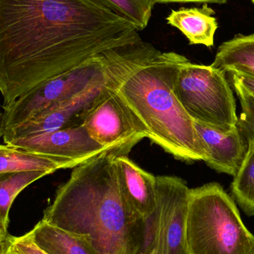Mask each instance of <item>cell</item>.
Here are the masks:
<instances>
[{
  "label": "cell",
  "instance_id": "obj_1",
  "mask_svg": "<svg viewBox=\"0 0 254 254\" xmlns=\"http://www.w3.org/2000/svg\"><path fill=\"white\" fill-rule=\"evenodd\" d=\"M89 0H0L1 107L107 51L141 39Z\"/></svg>",
  "mask_w": 254,
  "mask_h": 254
},
{
  "label": "cell",
  "instance_id": "obj_2",
  "mask_svg": "<svg viewBox=\"0 0 254 254\" xmlns=\"http://www.w3.org/2000/svg\"><path fill=\"white\" fill-rule=\"evenodd\" d=\"M104 151L74 167L42 219L85 236L98 254H140L146 222L124 194L115 157Z\"/></svg>",
  "mask_w": 254,
  "mask_h": 254
},
{
  "label": "cell",
  "instance_id": "obj_3",
  "mask_svg": "<svg viewBox=\"0 0 254 254\" xmlns=\"http://www.w3.org/2000/svg\"><path fill=\"white\" fill-rule=\"evenodd\" d=\"M189 61L175 52L158 50L116 88L149 132L148 138L176 159L204 161L205 151L194 121L176 96V80Z\"/></svg>",
  "mask_w": 254,
  "mask_h": 254
},
{
  "label": "cell",
  "instance_id": "obj_4",
  "mask_svg": "<svg viewBox=\"0 0 254 254\" xmlns=\"http://www.w3.org/2000/svg\"><path fill=\"white\" fill-rule=\"evenodd\" d=\"M186 243L188 254H254V236L216 182L189 190Z\"/></svg>",
  "mask_w": 254,
  "mask_h": 254
},
{
  "label": "cell",
  "instance_id": "obj_5",
  "mask_svg": "<svg viewBox=\"0 0 254 254\" xmlns=\"http://www.w3.org/2000/svg\"><path fill=\"white\" fill-rule=\"evenodd\" d=\"M131 51L123 45L43 82L2 107L0 131L37 117L92 85L123 77L131 68Z\"/></svg>",
  "mask_w": 254,
  "mask_h": 254
},
{
  "label": "cell",
  "instance_id": "obj_6",
  "mask_svg": "<svg viewBox=\"0 0 254 254\" xmlns=\"http://www.w3.org/2000/svg\"><path fill=\"white\" fill-rule=\"evenodd\" d=\"M174 92L194 122L224 131L238 127L234 91L222 70L188 61L179 71Z\"/></svg>",
  "mask_w": 254,
  "mask_h": 254
},
{
  "label": "cell",
  "instance_id": "obj_7",
  "mask_svg": "<svg viewBox=\"0 0 254 254\" xmlns=\"http://www.w3.org/2000/svg\"><path fill=\"white\" fill-rule=\"evenodd\" d=\"M189 190L177 176H157V207L152 214L156 254H188L186 216Z\"/></svg>",
  "mask_w": 254,
  "mask_h": 254
},
{
  "label": "cell",
  "instance_id": "obj_8",
  "mask_svg": "<svg viewBox=\"0 0 254 254\" xmlns=\"http://www.w3.org/2000/svg\"><path fill=\"white\" fill-rule=\"evenodd\" d=\"M82 126L107 149L131 152L139 142L149 137L146 126L116 89H112L93 107Z\"/></svg>",
  "mask_w": 254,
  "mask_h": 254
},
{
  "label": "cell",
  "instance_id": "obj_9",
  "mask_svg": "<svg viewBox=\"0 0 254 254\" xmlns=\"http://www.w3.org/2000/svg\"><path fill=\"white\" fill-rule=\"evenodd\" d=\"M122 77L97 83L28 122L0 131L2 140L83 125L93 107L116 89Z\"/></svg>",
  "mask_w": 254,
  "mask_h": 254
},
{
  "label": "cell",
  "instance_id": "obj_10",
  "mask_svg": "<svg viewBox=\"0 0 254 254\" xmlns=\"http://www.w3.org/2000/svg\"><path fill=\"white\" fill-rule=\"evenodd\" d=\"M3 143L31 152L70 158L82 164L110 150L93 140L83 126L13 137L3 140Z\"/></svg>",
  "mask_w": 254,
  "mask_h": 254
},
{
  "label": "cell",
  "instance_id": "obj_11",
  "mask_svg": "<svg viewBox=\"0 0 254 254\" xmlns=\"http://www.w3.org/2000/svg\"><path fill=\"white\" fill-rule=\"evenodd\" d=\"M197 134L205 151L206 164L216 171L235 176L249 149V143L239 127L224 131L194 122Z\"/></svg>",
  "mask_w": 254,
  "mask_h": 254
},
{
  "label": "cell",
  "instance_id": "obj_12",
  "mask_svg": "<svg viewBox=\"0 0 254 254\" xmlns=\"http://www.w3.org/2000/svg\"><path fill=\"white\" fill-rule=\"evenodd\" d=\"M126 152L115 157L124 194L133 210L143 219L157 207V176L134 163Z\"/></svg>",
  "mask_w": 254,
  "mask_h": 254
},
{
  "label": "cell",
  "instance_id": "obj_13",
  "mask_svg": "<svg viewBox=\"0 0 254 254\" xmlns=\"http://www.w3.org/2000/svg\"><path fill=\"white\" fill-rule=\"evenodd\" d=\"M80 164L82 163L70 158L37 153L4 143L0 146V174L28 171L52 173L62 169H73Z\"/></svg>",
  "mask_w": 254,
  "mask_h": 254
},
{
  "label": "cell",
  "instance_id": "obj_14",
  "mask_svg": "<svg viewBox=\"0 0 254 254\" xmlns=\"http://www.w3.org/2000/svg\"><path fill=\"white\" fill-rule=\"evenodd\" d=\"M215 11L204 4L201 8H180L171 10L167 22L181 31L190 45H214V36L218 28L217 20L213 16Z\"/></svg>",
  "mask_w": 254,
  "mask_h": 254
},
{
  "label": "cell",
  "instance_id": "obj_15",
  "mask_svg": "<svg viewBox=\"0 0 254 254\" xmlns=\"http://www.w3.org/2000/svg\"><path fill=\"white\" fill-rule=\"evenodd\" d=\"M30 232L34 243L48 254H98L85 236L66 231L43 219Z\"/></svg>",
  "mask_w": 254,
  "mask_h": 254
},
{
  "label": "cell",
  "instance_id": "obj_16",
  "mask_svg": "<svg viewBox=\"0 0 254 254\" xmlns=\"http://www.w3.org/2000/svg\"><path fill=\"white\" fill-rule=\"evenodd\" d=\"M212 65L226 74L239 73L254 77V34H239L222 43Z\"/></svg>",
  "mask_w": 254,
  "mask_h": 254
},
{
  "label": "cell",
  "instance_id": "obj_17",
  "mask_svg": "<svg viewBox=\"0 0 254 254\" xmlns=\"http://www.w3.org/2000/svg\"><path fill=\"white\" fill-rule=\"evenodd\" d=\"M47 171L19 172L0 174V243L11 236L7 232L9 212L16 197L33 182L47 175Z\"/></svg>",
  "mask_w": 254,
  "mask_h": 254
},
{
  "label": "cell",
  "instance_id": "obj_18",
  "mask_svg": "<svg viewBox=\"0 0 254 254\" xmlns=\"http://www.w3.org/2000/svg\"><path fill=\"white\" fill-rule=\"evenodd\" d=\"M233 198L249 216H254V146H249V152L234 176L231 186Z\"/></svg>",
  "mask_w": 254,
  "mask_h": 254
},
{
  "label": "cell",
  "instance_id": "obj_19",
  "mask_svg": "<svg viewBox=\"0 0 254 254\" xmlns=\"http://www.w3.org/2000/svg\"><path fill=\"white\" fill-rule=\"evenodd\" d=\"M105 7L135 25L143 31L149 25L152 10L156 2L154 0H89Z\"/></svg>",
  "mask_w": 254,
  "mask_h": 254
},
{
  "label": "cell",
  "instance_id": "obj_20",
  "mask_svg": "<svg viewBox=\"0 0 254 254\" xmlns=\"http://www.w3.org/2000/svg\"><path fill=\"white\" fill-rule=\"evenodd\" d=\"M233 89L243 110L239 118V128L249 141V146H254V98L241 89Z\"/></svg>",
  "mask_w": 254,
  "mask_h": 254
},
{
  "label": "cell",
  "instance_id": "obj_21",
  "mask_svg": "<svg viewBox=\"0 0 254 254\" xmlns=\"http://www.w3.org/2000/svg\"><path fill=\"white\" fill-rule=\"evenodd\" d=\"M10 249L17 254H48L34 243L30 231L22 237H13Z\"/></svg>",
  "mask_w": 254,
  "mask_h": 254
},
{
  "label": "cell",
  "instance_id": "obj_22",
  "mask_svg": "<svg viewBox=\"0 0 254 254\" xmlns=\"http://www.w3.org/2000/svg\"><path fill=\"white\" fill-rule=\"evenodd\" d=\"M231 86L233 89L244 91L254 98V77L239 73H230Z\"/></svg>",
  "mask_w": 254,
  "mask_h": 254
},
{
  "label": "cell",
  "instance_id": "obj_23",
  "mask_svg": "<svg viewBox=\"0 0 254 254\" xmlns=\"http://www.w3.org/2000/svg\"><path fill=\"white\" fill-rule=\"evenodd\" d=\"M157 3H169V2H198V3H218L224 4L228 0H154Z\"/></svg>",
  "mask_w": 254,
  "mask_h": 254
},
{
  "label": "cell",
  "instance_id": "obj_24",
  "mask_svg": "<svg viewBox=\"0 0 254 254\" xmlns=\"http://www.w3.org/2000/svg\"><path fill=\"white\" fill-rule=\"evenodd\" d=\"M4 254H17L14 253V252H12V251L10 250V249H9V250L7 251V252H6V253H4Z\"/></svg>",
  "mask_w": 254,
  "mask_h": 254
},
{
  "label": "cell",
  "instance_id": "obj_25",
  "mask_svg": "<svg viewBox=\"0 0 254 254\" xmlns=\"http://www.w3.org/2000/svg\"><path fill=\"white\" fill-rule=\"evenodd\" d=\"M252 2H253L254 4V0H252Z\"/></svg>",
  "mask_w": 254,
  "mask_h": 254
}]
</instances>
